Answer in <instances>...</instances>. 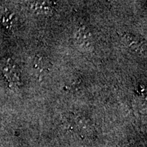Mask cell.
Segmentation results:
<instances>
[{
	"label": "cell",
	"instance_id": "6da1fadb",
	"mask_svg": "<svg viewBox=\"0 0 147 147\" xmlns=\"http://www.w3.org/2000/svg\"><path fill=\"white\" fill-rule=\"evenodd\" d=\"M0 69L8 82L9 87L14 89L21 85V73L18 65L12 59L4 57L0 61Z\"/></svg>",
	"mask_w": 147,
	"mask_h": 147
},
{
	"label": "cell",
	"instance_id": "7a4b0ae2",
	"mask_svg": "<svg viewBox=\"0 0 147 147\" xmlns=\"http://www.w3.org/2000/svg\"><path fill=\"white\" fill-rule=\"evenodd\" d=\"M122 42L125 46L134 53L140 54L146 52L145 42L134 35L130 34H125L123 37Z\"/></svg>",
	"mask_w": 147,
	"mask_h": 147
},
{
	"label": "cell",
	"instance_id": "3957f363",
	"mask_svg": "<svg viewBox=\"0 0 147 147\" xmlns=\"http://www.w3.org/2000/svg\"><path fill=\"white\" fill-rule=\"evenodd\" d=\"M75 40L80 47L89 49L93 44V38L90 31L85 27H81L75 33Z\"/></svg>",
	"mask_w": 147,
	"mask_h": 147
},
{
	"label": "cell",
	"instance_id": "277c9868",
	"mask_svg": "<svg viewBox=\"0 0 147 147\" xmlns=\"http://www.w3.org/2000/svg\"><path fill=\"white\" fill-rule=\"evenodd\" d=\"M29 8L33 12L40 15H50L53 13L52 2L49 1H34L29 3Z\"/></svg>",
	"mask_w": 147,
	"mask_h": 147
},
{
	"label": "cell",
	"instance_id": "5b68a950",
	"mask_svg": "<svg viewBox=\"0 0 147 147\" xmlns=\"http://www.w3.org/2000/svg\"><path fill=\"white\" fill-rule=\"evenodd\" d=\"M0 20L5 28L10 30L13 27L14 15L5 8H0Z\"/></svg>",
	"mask_w": 147,
	"mask_h": 147
}]
</instances>
